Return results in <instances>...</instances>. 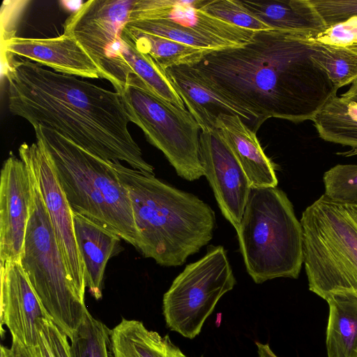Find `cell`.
<instances>
[{
  "label": "cell",
  "instance_id": "cell-5",
  "mask_svg": "<svg viewBox=\"0 0 357 357\" xmlns=\"http://www.w3.org/2000/svg\"><path fill=\"white\" fill-rule=\"evenodd\" d=\"M236 232L247 272L256 284L298 278L303 264V231L283 190L251 188Z\"/></svg>",
  "mask_w": 357,
  "mask_h": 357
},
{
  "label": "cell",
  "instance_id": "cell-29",
  "mask_svg": "<svg viewBox=\"0 0 357 357\" xmlns=\"http://www.w3.org/2000/svg\"><path fill=\"white\" fill-rule=\"evenodd\" d=\"M323 181L329 199L357 205V165H337L324 174Z\"/></svg>",
  "mask_w": 357,
  "mask_h": 357
},
{
  "label": "cell",
  "instance_id": "cell-12",
  "mask_svg": "<svg viewBox=\"0 0 357 357\" xmlns=\"http://www.w3.org/2000/svg\"><path fill=\"white\" fill-rule=\"evenodd\" d=\"M199 157L223 216L238 229L251 190L243 169L218 130L201 131Z\"/></svg>",
  "mask_w": 357,
  "mask_h": 357
},
{
  "label": "cell",
  "instance_id": "cell-2",
  "mask_svg": "<svg viewBox=\"0 0 357 357\" xmlns=\"http://www.w3.org/2000/svg\"><path fill=\"white\" fill-rule=\"evenodd\" d=\"M4 75L13 115L54 130L104 160L154 174L129 131L130 119L119 92L9 54Z\"/></svg>",
  "mask_w": 357,
  "mask_h": 357
},
{
  "label": "cell",
  "instance_id": "cell-42",
  "mask_svg": "<svg viewBox=\"0 0 357 357\" xmlns=\"http://www.w3.org/2000/svg\"><path fill=\"white\" fill-rule=\"evenodd\" d=\"M201 357H203V356H201Z\"/></svg>",
  "mask_w": 357,
  "mask_h": 357
},
{
  "label": "cell",
  "instance_id": "cell-8",
  "mask_svg": "<svg viewBox=\"0 0 357 357\" xmlns=\"http://www.w3.org/2000/svg\"><path fill=\"white\" fill-rule=\"evenodd\" d=\"M117 92L130 121L163 153L178 176L189 181L204 176L199 157L201 129L187 109L156 96L134 76Z\"/></svg>",
  "mask_w": 357,
  "mask_h": 357
},
{
  "label": "cell",
  "instance_id": "cell-33",
  "mask_svg": "<svg viewBox=\"0 0 357 357\" xmlns=\"http://www.w3.org/2000/svg\"><path fill=\"white\" fill-rule=\"evenodd\" d=\"M39 328L47 340L54 357H70L68 337L56 326L52 319H45Z\"/></svg>",
  "mask_w": 357,
  "mask_h": 357
},
{
  "label": "cell",
  "instance_id": "cell-28",
  "mask_svg": "<svg viewBox=\"0 0 357 357\" xmlns=\"http://www.w3.org/2000/svg\"><path fill=\"white\" fill-rule=\"evenodd\" d=\"M126 25L141 32L166 38L196 48L217 50L229 47L220 40L167 20H128Z\"/></svg>",
  "mask_w": 357,
  "mask_h": 357
},
{
  "label": "cell",
  "instance_id": "cell-18",
  "mask_svg": "<svg viewBox=\"0 0 357 357\" xmlns=\"http://www.w3.org/2000/svg\"><path fill=\"white\" fill-rule=\"evenodd\" d=\"M215 128L243 169L251 188L277 187L275 165L265 154L256 132L240 116L221 114Z\"/></svg>",
  "mask_w": 357,
  "mask_h": 357
},
{
  "label": "cell",
  "instance_id": "cell-25",
  "mask_svg": "<svg viewBox=\"0 0 357 357\" xmlns=\"http://www.w3.org/2000/svg\"><path fill=\"white\" fill-rule=\"evenodd\" d=\"M141 52L149 55L162 68L192 66L214 51L196 48L125 25L121 31Z\"/></svg>",
  "mask_w": 357,
  "mask_h": 357
},
{
  "label": "cell",
  "instance_id": "cell-10",
  "mask_svg": "<svg viewBox=\"0 0 357 357\" xmlns=\"http://www.w3.org/2000/svg\"><path fill=\"white\" fill-rule=\"evenodd\" d=\"M18 151L20 158L31 170L38 184L68 280L77 296L84 302V269L75 233L73 212L51 161L37 143L24 142Z\"/></svg>",
  "mask_w": 357,
  "mask_h": 357
},
{
  "label": "cell",
  "instance_id": "cell-23",
  "mask_svg": "<svg viewBox=\"0 0 357 357\" xmlns=\"http://www.w3.org/2000/svg\"><path fill=\"white\" fill-rule=\"evenodd\" d=\"M116 54L123 70L126 73L128 70L130 76L140 79L151 92L160 98L186 109L165 70L149 55L139 52L122 31L114 56Z\"/></svg>",
  "mask_w": 357,
  "mask_h": 357
},
{
  "label": "cell",
  "instance_id": "cell-27",
  "mask_svg": "<svg viewBox=\"0 0 357 357\" xmlns=\"http://www.w3.org/2000/svg\"><path fill=\"white\" fill-rule=\"evenodd\" d=\"M70 357H114L112 330L86 310L70 339Z\"/></svg>",
  "mask_w": 357,
  "mask_h": 357
},
{
  "label": "cell",
  "instance_id": "cell-36",
  "mask_svg": "<svg viewBox=\"0 0 357 357\" xmlns=\"http://www.w3.org/2000/svg\"><path fill=\"white\" fill-rule=\"evenodd\" d=\"M32 349L38 357H54V355L43 333L40 330L38 347Z\"/></svg>",
  "mask_w": 357,
  "mask_h": 357
},
{
  "label": "cell",
  "instance_id": "cell-16",
  "mask_svg": "<svg viewBox=\"0 0 357 357\" xmlns=\"http://www.w3.org/2000/svg\"><path fill=\"white\" fill-rule=\"evenodd\" d=\"M25 57L54 72L85 78H101L98 66L72 36L47 38L11 37L1 42V52Z\"/></svg>",
  "mask_w": 357,
  "mask_h": 357
},
{
  "label": "cell",
  "instance_id": "cell-1",
  "mask_svg": "<svg viewBox=\"0 0 357 357\" xmlns=\"http://www.w3.org/2000/svg\"><path fill=\"white\" fill-rule=\"evenodd\" d=\"M312 37L255 31L240 45L208 53L192 66L215 92L249 112L255 132L269 118L312 121L337 89L312 59Z\"/></svg>",
  "mask_w": 357,
  "mask_h": 357
},
{
  "label": "cell",
  "instance_id": "cell-34",
  "mask_svg": "<svg viewBox=\"0 0 357 357\" xmlns=\"http://www.w3.org/2000/svg\"><path fill=\"white\" fill-rule=\"evenodd\" d=\"M28 1H22L20 5H8V1H4L2 4L1 11L5 12V15H1V18L5 17V21H1V42L13 37L11 33L14 32L11 27L16 22L21 10Z\"/></svg>",
  "mask_w": 357,
  "mask_h": 357
},
{
  "label": "cell",
  "instance_id": "cell-40",
  "mask_svg": "<svg viewBox=\"0 0 357 357\" xmlns=\"http://www.w3.org/2000/svg\"><path fill=\"white\" fill-rule=\"evenodd\" d=\"M1 357H8L4 349V346L3 345L1 346Z\"/></svg>",
  "mask_w": 357,
  "mask_h": 357
},
{
  "label": "cell",
  "instance_id": "cell-14",
  "mask_svg": "<svg viewBox=\"0 0 357 357\" xmlns=\"http://www.w3.org/2000/svg\"><path fill=\"white\" fill-rule=\"evenodd\" d=\"M1 330L5 325L12 338L27 348L38 347L40 324L52 319L32 287L20 261L1 263Z\"/></svg>",
  "mask_w": 357,
  "mask_h": 357
},
{
  "label": "cell",
  "instance_id": "cell-20",
  "mask_svg": "<svg viewBox=\"0 0 357 357\" xmlns=\"http://www.w3.org/2000/svg\"><path fill=\"white\" fill-rule=\"evenodd\" d=\"M242 3L272 29L314 38L327 27L310 0H243Z\"/></svg>",
  "mask_w": 357,
  "mask_h": 357
},
{
  "label": "cell",
  "instance_id": "cell-24",
  "mask_svg": "<svg viewBox=\"0 0 357 357\" xmlns=\"http://www.w3.org/2000/svg\"><path fill=\"white\" fill-rule=\"evenodd\" d=\"M312 121L324 140L357 149V103L333 96Z\"/></svg>",
  "mask_w": 357,
  "mask_h": 357
},
{
  "label": "cell",
  "instance_id": "cell-37",
  "mask_svg": "<svg viewBox=\"0 0 357 357\" xmlns=\"http://www.w3.org/2000/svg\"><path fill=\"white\" fill-rule=\"evenodd\" d=\"M257 347L259 357H279L271 349L268 343L263 344L259 342H255Z\"/></svg>",
  "mask_w": 357,
  "mask_h": 357
},
{
  "label": "cell",
  "instance_id": "cell-17",
  "mask_svg": "<svg viewBox=\"0 0 357 357\" xmlns=\"http://www.w3.org/2000/svg\"><path fill=\"white\" fill-rule=\"evenodd\" d=\"M165 72L201 131L214 130L217 118L221 114L240 116L244 123H250L252 130V115L212 89L192 66H174L167 68Z\"/></svg>",
  "mask_w": 357,
  "mask_h": 357
},
{
  "label": "cell",
  "instance_id": "cell-32",
  "mask_svg": "<svg viewBox=\"0 0 357 357\" xmlns=\"http://www.w3.org/2000/svg\"><path fill=\"white\" fill-rule=\"evenodd\" d=\"M315 41L335 46L357 45V17L328 26L312 38Z\"/></svg>",
  "mask_w": 357,
  "mask_h": 357
},
{
  "label": "cell",
  "instance_id": "cell-21",
  "mask_svg": "<svg viewBox=\"0 0 357 357\" xmlns=\"http://www.w3.org/2000/svg\"><path fill=\"white\" fill-rule=\"evenodd\" d=\"M114 357H186L168 335L161 336L138 320L123 318L112 329Z\"/></svg>",
  "mask_w": 357,
  "mask_h": 357
},
{
  "label": "cell",
  "instance_id": "cell-4",
  "mask_svg": "<svg viewBox=\"0 0 357 357\" xmlns=\"http://www.w3.org/2000/svg\"><path fill=\"white\" fill-rule=\"evenodd\" d=\"M73 213L82 215L136 246L129 192L111 161L86 151L57 132L33 126Z\"/></svg>",
  "mask_w": 357,
  "mask_h": 357
},
{
  "label": "cell",
  "instance_id": "cell-41",
  "mask_svg": "<svg viewBox=\"0 0 357 357\" xmlns=\"http://www.w3.org/2000/svg\"><path fill=\"white\" fill-rule=\"evenodd\" d=\"M28 349H29V348H28ZM29 349V350H30V351L31 352V354H32V355H33V357H38V356H36V354H35V352H34L32 349Z\"/></svg>",
  "mask_w": 357,
  "mask_h": 357
},
{
  "label": "cell",
  "instance_id": "cell-39",
  "mask_svg": "<svg viewBox=\"0 0 357 357\" xmlns=\"http://www.w3.org/2000/svg\"><path fill=\"white\" fill-rule=\"evenodd\" d=\"M342 96L357 103V81L354 82L349 89Z\"/></svg>",
  "mask_w": 357,
  "mask_h": 357
},
{
  "label": "cell",
  "instance_id": "cell-13",
  "mask_svg": "<svg viewBox=\"0 0 357 357\" xmlns=\"http://www.w3.org/2000/svg\"><path fill=\"white\" fill-rule=\"evenodd\" d=\"M31 195L28 168L20 158L10 153L1 171V263L20 261L30 216Z\"/></svg>",
  "mask_w": 357,
  "mask_h": 357
},
{
  "label": "cell",
  "instance_id": "cell-26",
  "mask_svg": "<svg viewBox=\"0 0 357 357\" xmlns=\"http://www.w3.org/2000/svg\"><path fill=\"white\" fill-rule=\"evenodd\" d=\"M311 40L312 59L337 90L357 81V45L341 47Z\"/></svg>",
  "mask_w": 357,
  "mask_h": 357
},
{
  "label": "cell",
  "instance_id": "cell-15",
  "mask_svg": "<svg viewBox=\"0 0 357 357\" xmlns=\"http://www.w3.org/2000/svg\"><path fill=\"white\" fill-rule=\"evenodd\" d=\"M203 0H135L128 20H167L229 47L249 42L255 31L238 27L201 9Z\"/></svg>",
  "mask_w": 357,
  "mask_h": 357
},
{
  "label": "cell",
  "instance_id": "cell-19",
  "mask_svg": "<svg viewBox=\"0 0 357 357\" xmlns=\"http://www.w3.org/2000/svg\"><path fill=\"white\" fill-rule=\"evenodd\" d=\"M74 229L84 269L85 286L91 295L102 296V283L108 260L117 252L121 238L91 219L73 213Z\"/></svg>",
  "mask_w": 357,
  "mask_h": 357
},
{
  "label": "cell",
  "instance_id": "cell-7",
  "mask_svg": "<svg viewBox=\"0 0 357 357\" xmlns=\"http://www.w3.org/2000/svg\"><path fill=\"white\" fill-rule=\"evenodd\" d=\"M28 170L31 184L30 216L20 263L52 321L70 340L87 309L68 280L46 206L36 181Z\"/></svg>",
  "mask_w": 357,
  "mask_h": 357
},
{
  "label": "cell",
  "instance_id": "cell-38",
  "mask_svg": "<svg viewBox=\"0 0 357 357\" xmlns=\"http://www.w3.org/2000/svg\"><path fill=\"white\" fill-rule=\"evenodd\" d=\"M85 1H62L59 3L66 9L72 13L78 10Z\"/></svg>",
  "mask_w": 357,
  "mask_h": 357
},
{
  "label": "cell",
  "instance_id": "cell-3",
  "mask_svg": "<svg viewBox=\"0 0 357 357\" xmlns=\"http://www.w3.org/2000/svg\"><path fill=\"white\" fill-rule=\"evenodd\" d=\"M131 201L142 255L162 266H178L213 238L215 215L196 195L181 190L155 174L112 162Z\"/></svg>",
  "mask_w": 357,
  "mask_h": 357
},
{
  "label": "cell",
  "instance_id": "cell-9",
  "mask_svg": "<svg viewBox=\"0 0 357 357\" xmlns=\"http://www.w3.org/2000/svg\"><path fill=\"white\" fill-rule=\"evenodd\" d=\"M236 283L225 248L208 246L206 255L186 265L165 293L162 312L167 326L186 338H195L220 298Z\"/></svg>",
  "mask_w": 357,
  "mask_h": 357
},
{
  "label": "cell",
  "instance_id": "cell-30",
  "mask_svg": "<svg viewBox=\"0 0 357 357\" xmlns=\"http://www.w3.org/2000/svg\"><path fill=\"white\" fill-rule=\"evenodd\" d=\"M201 9L238 27L255 31L272 29L237 0H203Z\"/></svg>",
  "mask_w": 357,
  "mask_h": 357
},
{
  "label": "cell",
  "instance_id": "cell-11",
  "mask_svg": "<svg viewBox=\"0 0 357 357\" xmlns=\"http://www.w3.org/2000/svg\"><path fill=\"white\" fill-rule=\"evenodd\" d=\"M135 0H89L65 21L63 33L74 38L109 82L111 57Z\"/></svg>",
  "mask_w": 357,
  "mask_h": 357
},
{
  "label": "cell",
  "instance_id": "cell-31",
  "mask_svg": "<svg viewBox=\"0 0 357 357\" xmlns=\"http://www.w3.org/2000/svg\"><path fill=\"white\" fill-rule=\"evenodd\" d=\"M326 27L357 17V0H310Z\"/></svg>",
  "mask_w": 357,
  "mask_h": 357
},
{
  "label": "cell",
  "instance_id": "cell-35",
  "mask_svg": "<svg viewBox=\"0 0 357 357\" xmlns=\"http://www.w3.org/2000/svg\"><path fill=\"white\" fill-rule=\"evenodd\" d=\"M8 357H33L30 350L15 338H12L10 348L4 347Z\"/></svg>",
  "mask_w": 357,
  "mask_h": 357
},
{
  "label": "cell",
  "instance_id": "cell-6",
  "mask_svg": "<svg viewBox=\"0 0 357 357\" xmlns=\"http://www.w3.org/2000/svg\"><path fill=\"white\" fill-rule=\"evenodd\" d=\"M303 264L309 289L326 300L357 297V205L324 194L303 212Z\"/></svg>",
  "mask_w": 357,
  "mask_h": 357
},
{
  "label": "cell",
  "instance_id": "cell-22",
  "mask_svg": "<svg viewBox=\"0 0 357 357\" xmlns=\"http://www.w3.org/2000/svg\"><path fill=\"white\" fill-rule=\"evenodd\" d=\"M326 301L329 307L326 340L328 357H357V297L335 294Z\"/></svg>",
  "mask_w": 357,
  "mask_h": 357
}]
</instances>
